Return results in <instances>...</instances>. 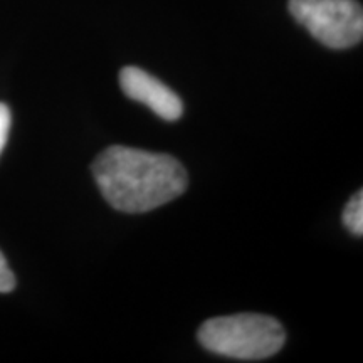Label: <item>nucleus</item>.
<instances>
[{"mask_svg":"<svg viewBox=\"0 0 363 363\" xmlns=\"http://www.w3.org/2000/svg\"><path fill=\"white\" fill-rule=\"evenodd\" d=\"M91 172L106 202L126 214L165 206L189 185L187 172L177 158L121 145L99 153Z\"/></svg>","mask_w":363,"mask_h":363,"instance_id":"nucleus-1","label":"nucleus"},{"mask_svg":"<svg viewBox=\"0 0 363 363\" xmlns=\"http://www.w3.org/2000/svg\"><path fill=\"white\" fill-rule=\"evenodd\" d=\"M197 338L206 350L217 355L257 362L276 355L284 347L286 331L274 318L240 313L207 320Z\"/></svg>","mask_w":363,"mask_h":363,"instance_id":"nucleus-2","label":"nucleus"},{"mask_svg":"<svg viewBox=\"0 0 363 363\" xmlns=\"http://www.w3.org/2000/svg\"><path fill=\"white\" fill-rule=\"evenodd\" d=\"M294 21L331 49H347L363 38V11L357 0H289Z\"/></svg>","mask_w":363,"mask_h":363,"instance_id":"nucleus-3","label":"nucleus"},{"mask_svg":"<svg viewBox=\"0 0 363 363\" xmlns=\"http://www.w3.org/2000/svg\"><path fill=\"white\" fill-rule=\"evenodd\" d=\"M120 86L126 96L143 103L167 121H177L184 113V103L179 94L160 79L153 78L147 71L135 66H126L120 71Z\"/></svg>","mask_w":363,"mask_h":363,"instance_id":"nucleus-4","label":"nucleus"},{"mask_svg":"<svg viewBox=\"0 0 363 363\" xmlns=\"http://www.w3.org/2000/svg\"><path fill=\"white\" fill-rule=\"evenodd\" d=\"M343 225L357 238H360L363 234V192H358L348 201L347 206L343 208L342 214Z\"/></svg>","mask_w":363,"mask_h":363,"instance_id":"nucleus-5","label":"nucleus"},{"mask_svg":"<svg viewBox=\"0 0 363 363\" xmlns=\"http://www.w3.org/2000/svg\"><path fill=\"white\" fill-rule=\"evenodd\" d=\"M16 288V276L7 264V259L0 252V293H11Z\"/></svg>","mask_w":363,"mask_h":363,"instance_id":"nucleus-6","label":"nucleus"},{"mask_svg":"<svg viewBox=\"0 0 363 363\" xmlns=\"http://www.w3.org/2000/svg\"><path fill=\"white\" fill-rule=\"evenodd\" d=\"M11 123H12V116H11V110L6 103H0V155H2L4 148L7 145V138H9V131H11Z\"/></svg>","mask_w":363,"mask_h":363,"instance_id":"nucleus-7","label":"nucleus"}]
</instances>
